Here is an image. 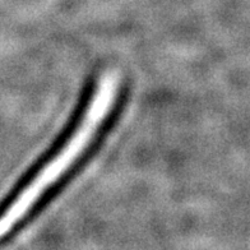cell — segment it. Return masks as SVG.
Masks as SVG:
<instances>
[{
	"label": "cell",
	"instance_id": "cell-1",
	"mask_svg": "<svg viewBox=\"0 0 250 250\" xmlns=\"http://www.w3.org/2000/svg\"><path fill=\"white\" fill-rule=\"evenodd\" d=\"M122 78L115 70L99 77L81 116L35 174L0 207V239L20 226L87 156L115 111Z\"/></svg>",
	"mask_w": 250,
	"mask_h": 250
}]
</instances>
